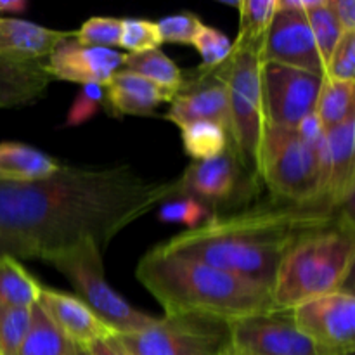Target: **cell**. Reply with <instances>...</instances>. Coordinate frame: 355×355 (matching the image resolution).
<instances>
[{
  "instance_id": "obj_1",
  "label": "cell",
  "mask_w": 355,
  "mask_h": 355,
  "mask_svg": "<svg viewBox=\"0 0 355 355\" xmlns=\"http://www.w3.org/2000/svg\"><path fill=\"white\" fill-rule=\"evenodd\" d=\"M177 196V179H146L128 165H61L35 182L0 180V255L45 260L83 239L103 250L125 227Z\"/></svg>"
},
{
  "instance_id": "obj_2",
  "label": "cell",
  "mask_w": 355,
  "mask_h": 355,
  "mask_svg": "<svg viewBox=\"0 0 355 355\" xmlns=\"http://www.w3.org/2000/svg\"><path fill=\"white\" fill-rule=\"evenodd\" d=\"M345 214V208L328 205L300 207L281 201L238 208L210 215L153 252L198 260L270 290L286 253L309 234L338 224Z\"/></svg>"
},
{
  "instance_id": "obj_3",
  "label": "cell",
  "mask_w": 355,
  "mask_h": 355,
  "mask_svg": "<svg viewBox=\"0 0 355 355\" xmlns=\"http://www.w3.org/2000/svg\"><path fill=\"white\" fill-rule=\"evenodd\" d=\"M135 277L165 315H201L231 324L272 311L267 286L193 259L151 250L139 262Z\"/></svg>"
},
{
  "instance_id": "obj_4",
  "label": "cell",
  "mask_w": 355,
  "mask_h": 355,
  "mask_svg": "<svg viewBox=\"0 0 355 355\" xmlns=\"http://www.w3.org/2000/svg\"><path fill=\"white\" fill-rule=\"evenodd\" d=\"M355 260V234L350 214L338 224L300 239L279 263L270 286L272 311L297 305L343 288Z\"/></svg>"
},
{
  "instance_id": "obj_5",
  "label": "cell",
  "mask_w": 355,
  "mask_h": 355,
  "mask_svg": "<svg viewBox=\"0 0 355 355\" xmlns=\"http://www.w3.org/2000/svg\"><path fill=\"white\" fill-rule=\"evenodd\" d=\"M257 173L281 203L300 207L324 205L319 142L311 144L304 141L297 128L267 125Z\"/></svg>"
},
{
  "instance_id": "obj_6",
  "label": "cell",
  "mask_w": 355,
  "mask_h": 355,
  "mask_svg": "<svg viewBox=\"0 0 355 355\" xmlns=\"http://www.w3.org/2000/svg\"><path fill=\"white\" fill-rule=\"evenodd\" d=\"M44 262L58 269L75 288L76 297L118 335L141 331L156 321V318L137 311L111 288L104 274L103 250L92 239H83Z\"/></svg>"
},
{
  "instance_id": "obj_7",
  "label": "cell",
  "mask_w": 355,
  "mask_h": 355,
  "mask_svg": "<svg viewBox=\"0 0 355 355\" xmlns=\"http://www.w3.org/2000/svg\"><path fill=\"white\" fill-rule=\"evenodd\" d=\"M260 68L262 62L255 52L232 51L231 58L214 69L227 89L231 146L257 177V162L267 128Z\"/></svg>"
},
{
  "instance_id": "obj_8",
  "label": "cell",
  "mask_w": 355,
  "mask_h": 355,
  "mask_svg": "<svg viewBox=\"0 0 355 355\" xmlns=\"http://www.w3.org/2000/svg\"><path fill=\"white\" fill-rule=\"evenodd\" d=\"M116 340L128 355H220L229 342V324L201 315H165Z\"/></svg>"
},
{
  "instance_id": "obj_9",
  "label": "cell",
  "mask_w": 355,
  "mask_h": 355,
  "mask_svg": "<svg viewBox=\"0 0 355 355\" xmlns=\"http://www.w3.org/2000/svg\"><path fill=\"white\" fill-rule=\"evenodd\" d=\"M259 184L232 146L215 158L193 162L177 177L180 198H193L208 211L225 214L245 203ZM177 196V198H179ZM211 214V215H214Z\"/></svg>"
},
{
  "instance_id": "obj_10",
  "label": "cell",
  "mask_w": 355,
  "mask_h": 355,
  "mask_svg": "<svg viewBox=\"0 0 355 355\" xmlns=\"http://www.w3.org/2000/svg\"><path fill=\"white\" fill-rule=\"evenodd\" d=\"M295 326L319 355H352L355 347V297L338 290L291 309Z\"/></svg>"
},
{
  "instance_id": "obj_11",
  "label": "cell",
  "mask_w": 355,
  "mask_h": 355,
  "mask_svg": "<svg viewBox=\"0 0 355 355\" xmlns=\"http://www.w3.org/2000/svg\"><path fill=\"white\" fill-rule=\"evenodd\" d=\"M260 78L266 123L297 128L307 114L315 111L324 76L277 62H262Z\"/></svg>"
},
{
  "instance_id": "obj_12",
  "label": "cell",
  "mask_w": 355,
  "mask_h": 355,
  "mask_svg": "<svg viewBox=\"0 0 355 355\" xmlns=\"http://www.w3.org/2000/svg\"><path fill=\"white\" fill-rule=\"evenodd\" d=\"M231 355H319L295 326L291 311H269L229 324Z\"/></svg>"
},
{
  "instance_id": "obj_13",
  "label": "cell",
  "mask_w": 355,
  "mask_h": 355,
  "mask_svg": "<svg viewBox=\"0 0 355 355\" xmlns=\"http://www.w3.org/2000/svg\"><path fill=\"white\" fill-rule=\"evenodd\" d=\"M257 55L260 62H277L324 76V62L302 10L277 9Z\"/></svg>"
},
{
  "instance_id": "obj_14",
  "label": "cell",
  "mask_w": 355,
  "mask_h": 355,
  "mask_svg": "<svg viewBox=\"0 0 355 355\" xmlns=\"http://www.w3.org/2000/svg\"><path fill=\"white\" fill-rule=\"evenodd\" d=\"M355 113L336 127L328 128L319 141L322 177V203L345 208L355 186Z\"/></svg>"
},
{
  "instance_id": "obj_15",
  "label": "cell",
  "mask_w": 355,
  "mask_h": 355,
  "mask_svg": "<svg viewBox=\"0 0 355 355\" xmlns=\"http://www.w3.org/2000/svg\"><path fill=\"white\" fill-rule=\"evenodd\" d=\"M170 110L165 113V120L177 127L193 121H211L224 127L229 134L227 89L224 82L214 73V69L198 68L196 76L182 80V85L170 101Z\"/></svg>"
},
{
  "instance_id": "obj_16",
  "label": "cell",
  "mask_w": 355,
  "mask_h": 355,
  "mask_svg": "<svg viewBox=\"0 0 355 355\" xmlns=\"http://www.w3.org/2000/svg\"><path fill=\"white\" fill-rule=\"evenodd\" d=\"M123 52L114 49L83 47L75 37H71L52 51L45 64L54 80L106 87L110 80L123 68Z\"/></svg>"
},
{
  "instance_id": "obj_17",
  "label": "cell",
  "mask_w": 355,
  "mask_h": 355,
  "mask_svg": "<svg viewBox=\"0 0 355 355\" xmlns=\"http://www.w3.org/2000/svg\"><path fill=\"white\" fill-rule=\"evenodd\" d=\"M37 304L51 319L52 324L76 347L85 349L94 342L113 338L118 335L76 295L44 286Z\"/></svg>"
},
{
  "instance_id": "obj_18",
  "label": "cell",
  "mask_w": 355,
  "mask_h": 355,
  "mask_svg": "<svg viewBox=\"0 0 355 355\" xmlns=\"http://www.w3.org/2000/svg\"><path fill=\"white\" fill-rule=\"evenodd\" d=\"M71 37L75 31L51 30L26 19L0 16V59L47 61L52 51Z\"/></svg>"
},
{
  "instance_id": "obj_19",
  "label": "cell",
  "mask_w": 355,
  "mask_h": 355,
  "mask_svg": "<svg viewBox=\"0 0 355 355\" xmlns=\"http://www.w3.org/2000/svg\"><path fill=\"white\" fill-rule=\"evenodd\" d=\"M45 62L0 59V110L24 106L44 96L54 80Z\"/></svg>"
},
{
  "instance_id": "obj_20",
  "label": "cell",
  "mask_w": 355,
  "mask_h": 355,
  "mask_svg": "<svg viewBox=\"0 0 355 355\" xmlns=\"http://www.w3.org/2000/svg\"><path fill=\"white\" fill-rule=\"evenodd\" d=\"M104 96H106L104 101L110 104L111 110L118 111L120 114H134V116L153 114L158 104L172 101L168 92L128 69H120L110 80Z\"/></svg>"
},
{
  "instance_id": "obj_21",
  "label": "cell",
  "mask_w": 355,
  "mask_h": 355,
  "mask_svg": "<svg viewBox=\"0 0 355 355\" xmlns=\"http://www.w3.org/2000/svg\"><path fill=\"white\" fill-rule=\"evenodd\" d=\"M59 163L44 151L21 142L0 144V180L7 182H35L51 177L59 170Z\"/></svg>"
},
{
  "instance_id": "obj_22",
  "label": "cell",
  "mask_w": 355,
  "mask_h": 355,
  "mask_svg": "<svg viewBox=\"0 0 355 355\" xmlns=\"http://www.w3.org/2000/svg\"><path fill=\"white\" fill-rule=\"evenodd\" d=\"M42 288L19 260L0 255V307L31 309L38 302Z\"/></svg>"
},
{
  "instance_id": "obj_23",
  "label": "cell",
  "mask_w": 355,
  "mask_h": 355,
  "mask_svg": "<svg viewBox=\"0 0 355 355\" xmlns=\"http://www.w3.org/2000/svg\"><path fill=\"white\" fill-rule=\"evenodd\" d=\"M135 75L142 76L153 85L159 87L162 90L168 92L170 96L177 94L184 80V73L168 55L159 49L139 52V54H125L123 68Z\"/></svg>"
},
{
  "instance_id": "obj_24",
  "label": "cell",
  "mask_w": 355,
  "mask_h": 355,
  "mask_svg": "<svg viewBox=\"0 0 355 355\" xmlns=\"http://www.w3.org/2000/svg\"><path fill=\"white\" fill-rule=\"evenodd\" d=\"M78 347L69 342L35 304L31 307V326L17 355H75Z\"/></svg>"
},
{
  "instance_id": "obj_25",
  "label": "cell",
  "mask_w": 355,
  "mask_h": 355,
  "mask_svg": "<svg viewBox=\"0 0 355 355\" xmlns=\"http://www.w3.org/2000/svg\"><path fill=\"white\" fill-rule=\"evenodd\" d=\"M239 31L232 42L234 51L259 52L260 42L277 12V0H241Z\"/></svg>"
},
{
  "instance_id": "obj_26",
  "label": "cell",
  "mask_w": 355,
  "mask_h": 355,
  "mask_svg": "<svg viewBox=\"0 0 355 355\" xmlns=\"http://www.w3.org/2000/svg\"><path fill=\"white\" fill-rule=\"evenodd\" d=\"M182 146L194 162L215 158L231 146L227 130L211 121H193L180 127Z\"/></svg>"
},
{
  "instance_id": "obj_27",
  "label": "cell",
  "mask_w": 355,
  "mask_h": 355,
  "mask_svg": "<svg viewBox=\"0 0 355 355\" xmlns=\"http://www.w3.org/2000/svg\"><path fill=\"white\" fill-rule=\"evenodd\" d=\"M354 94L355 82H338L324 76L315 104V114L324 130L336 127L354 114Z\"/></svg>"
},
{
  "instance_id": "obj_28",
  "label": "cell",
  "mask_w": 355,
  "mask_h": 355,
  "mask_svg": "<svg viewBox=\"0 0 355 355\" xmlns=\"http://www.w3.org/2000/svg\"><path fill=\"white\" fill-rule=\"evenodd\" d=\"M305 17H307L309 28H311L312 37H314L315 45H318L319 55H321L326 68L329 55L335 51L336 44H338L345 31L340 26L328 0H318L314 7L305 10Z\"/></svg>"
},
{
  "instance_id": "obj_29",
  "label": "cell",
  "mask_w": 355,
  "mask_h": 355,
  "mask_svg": "<svg viewBox=\"0 0 355 355\" xmlns=\"http://www.w3.org/2000/svg\"><path fill=\"white\" fill-rule=\"evenodd\" d=\"M31 326V309L0 307V355H17Z\"/></svg>"
},
{
  "instance_id": "obj_30",
  "label": "cell",
  "mask_w": 355,
  "mask_h": 355,
  "mask_svg": "<svg viewBox=\"0 0 355 355\" xmlns=\"http://www.w3.org/2000/svg\"><path fill=\"white\" fill-rule=\"evenodd\" d=\"M121 21L118 17H90L75 31V40L83 47H116L121 38Z\"/></svg>"
},
{
  "instance_id": "obj_31",
  "label": "cell",
  "mask_w": 355,
  "mask_h": 355,
  "mask_svg": "<svg viewBox=\"0 0 355 355\" xmlns=\"http://www.w3.org/2000/svg\"><path fill=\"white\" fill-rule=\"evenodd\" d=\"M191 45H194L196 51L200 52L201 59H203L201 68L205 69H215L222 66L234 51L231 38L225 37L217 28L207 26V24L200 28Z\"/></svg>"
},
{
  "instance_id": "obj_32",
  "label": "cell",
  "mask_w": 355,
  "mask_h": 355,
  "mask_svg": "<svg viewBox=\"0 0 355 355\" xmlns=\"http://www.w3.org/2000/svg\"><path fill=\"white\" fill-rule=\"evenodd\" d=\"M163 44L156 23L148 19H123L121 21L120 47L127 49L128 54L153 51Z\"/></svg>"
},
{
  "instance_id": "obj_33",
  "label": "cell",
  "mask_w": 355,
  "mask_h": 355,
  "mask_svg": "<svg viewBox=\"0 0 355 355\" xmlns=\"http://www.w3.org/2000/svg\"><path fill=\"white\" fill-rule=\"evenodd\" d=\"M158 217L166 224H182L189 229L196 227L210 217V211L193 198H173L159 205Z\"/></svg>"
},
{
  "instance_id": "obj_34",
  "label": "cell",
  "mask_w": 355,
  "mask_h": 355,
  "mask_svg": "<svg viewBox=\"0 0 355 355\" xmlns=\"http://www.w3.org/2000/svg\"><path fill=\"white\" fill-rule=\"evenodd\" d=\"M324 76L338 82H355V31L342 35L326 62Z\"/></svg>"
},
{
  "instance_id": "obj_35",
  "label": "cell",
  "mask_w": 355,
  "mask_h": 355,
  "mask_svg": "<svg viewBox=\"0 0 355 355\" xmlns=\"http://www.w3.org/2000/svg\"><path fill=\"white\" fill-rule=\"evenodd\" d=\"M162 42L168 44H193L194 37L203 26L200 17L193 12H180L165 16L156 23Z\"/></svg>"
},
{
  "instance_id": "obj_36",
  "label": "cell",
  "mask_w": 355,
  "mask_h": 355,
  "mask_svg": "<svg viewBox=\"0 0 355 355\" xmlns=\"http://www.w3.org/2000/svg\"><path fill=\"white\" fill-rule=\"evenodd\" d=\"M104 99H106V96H104L103 85H96V83L82 85L64 120L66 127H78V125L89 121L99 111Z\"/></svg>"
},
{
  "instance_id": "obj_37",
  "label": "cell",
  "mask_w": 355,
  "mask_h": 355,
  "mask_svg": "<svg viewBox=\"0 0 355 355\" xmlns=\"http://www.w3.org/2000/svg\"><path fill=\"white\" fill-rule=\"evenodd\" d=\"M340 26L345 31H355V2L354 0H328Z\"/></svg>"
},
{
  "instance_id": "obj_38",
  "label": "cell",
  "mask_w": 355,
  "mask_h": 355,
  "mask_svg": "<svg viewBox=\"0 0 355 355\" xmlns=\"http://www.w3.org/2000/svg\"><path fill=\"white\" fill-rule=\"evenodd\" d=\"M297 132H298V135L304 139V141L311 142V144H315V142L321 141L326 130H324V127H322L319 116L315 114V111H314V113L307 114V116H305L304 120L297 125Z\"/></svg>"
},
{
  "instance_id": "obj_39",
  "label": "cell",
  "mask_w": 355,
  "mask_h": 355,
  "mask_svg": "<svg viewBox=\"0 0 355 355\" xmlns=\"http://www.w3.org/2000/svg\"><path fill=\"white\" fill-rule=\"evenodd\" d=\"M89 355H128L125 352L123 347L120 345V342L116 340V336L107 340H99V342H94L92 345L85 347Z\"/></svg>"
},
{
  "instance_id": "obj_40",
  "label": "cell",
  "mask_w": 355,
  "mask_h": 355,
  "mask_svg": "<svg viewBox=\"0 0 355 355\" xmlns=\"http://www.w3.org/2000/svg\"><path fill=\"white\" fill-rule=\"evenodd\" d=\"M28 9L24 0H0V16L3 14H21Z\"/></svg>"
},
{
  "instance_id": "obj_41",
  "label": "cell",
  "mask_w": 355,
  "mask_h": 355,
  "mask_svg": "<svg viewBox=\"0 0 355 355\" xmlns=\"http://www.w3.org/2000/svg\"><path fill=\"white\" fill-rule=\"evenodd\" d=\"M75 355H89V352H87V349H83V347H78V350H76Z\"/></svg>"
},
{
  "instance_id": "obj_42",
  "label": "cell",
  "mask_w": 355,
  "mask_h": 355,
  "mask_svg": "<svg viewBox=\"0 0 355 355\" xmlns=\"http://www.w3.org/2000/svg\"><path fill=\"white\" fill-rule=\"evenodd\" d=\"M220 355H231V352H229V349H227V347H225V349H224V350H222V352H220Z\"/></svg>"
}]
</instances>
